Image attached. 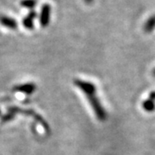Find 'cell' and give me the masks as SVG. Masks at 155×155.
<instances>
[{
    "label": "cell",
    "mask_w": 155,
    "mask_h": 155,
    "mask_svg": "<svg viewBox=\"0 0 155 155\" xmlns=\"http://www.w3.org/2000/svg\"><path fill=\"white\" fill-rule=\"evenodd\" d=\"M74 84L78 88L80 89L83 93L85 95L86 98L88 99L90 105L91 106L93 112L96 117L101 121L104 122L107 119V113L104 108L101 104V102L97 96V88L94 84L89 81H84L81 79H75Z\"/></svg>",
    "instance_id": "obj_1"
},
{
    "label": "cell",
    "mask_w": 155,
    "mask_h": 155,
    "mask_svg": "<svg viewBox=\"0 0 155 155\" xmlns=\"http://www.w3.org/2000/svg\"><path fill=\"white\" fill-rule=\"evenodd\" d=\"M50 14H51V7L48 4H45L41 7L40 22L42 27H47L50 22Z\"/></svg>",
    "instance_id": "obj_2"
},
{
    "label": "cell",
    "mask_w": 155,
    "mask_h": 155,
    "mask_svg": "<svg viewBox=\"0 0 155 155\" xmlns=\"http://www.w3.org/2000/svg\"><path fill=\"white\" fill-rule=\"evenodd\" d=\"M14 91H20L25 94H32L35 91V85L34 84H19L14 87Z\"/></svg>",
    "instance_id": "obj_3"
},
{
    "label": "cell",
    "mask_w": 155,
    "mask_h": 155,
    "mask_svg": "<svg viewBox=\"0 0 155 155\" xmlns=\"http://www.w3.org/2000/svg\"><path fill=\"white\" fill-rule=\"evenodd\" d=\"M0 23L6 28L10 29H17V22L11 17H6V16H0Z\"/></svg>",
    "instance_id": "obj_4"
},
{
    "label": "cell",
    "mask_w": 155,
    "mask_h": 155,
    "mask_svg": "<svg viewBox=\"0 0 155 155\" xmlns=\"http://www.w3.org/2000/svg\"><path fill=\"white\" fill-rule=\"evenodd\" d=\"M36 12L35 11H31L27 17L23 18L22 20V25L29 30H32L34 28V19L36 17Z\"/></svg>",
    "instance_id": "obj_5"
},
{
    "label": "cell",
    "mask_w": 155,
    "mask_h": 155,
    "mask_svg": "<svg viewBox=\"0 0 155 155\" xmlns=\"http://www.w3.org/2000/svg\"><path fill=\"white\" fill-rule=\"evenodd\" d=\"M155 28V15L152 16L147 19V21L146 22L144 25V30L147 33L152 32Z\"/></svg>",
    "instance_id": "obj_6"
},
{
    "label": "cell",
    "mask_w": 155,
    "mask_h": 155,
    "mask_svg": "<svg viewBox=\"0 0 155 155\" xmlns=\"http://www.w3.org/2000/svg\"><path fill=\"white\" fill-rule=\"evenodd\" d=\"M142 108L146 112H153L155 110V102L153 100L146 99L142 103Z\"/></svg>",
    "instance_id": "obj_7"
},
{
    "label": "cell",
    "mask_w": 155,
    "mask_h": 155,
    "mask_svg": "<svg viewBox=\"0 0 155 155\" xmlns=\"http://www.w3.org/2000/svg\"><path fill=\"white\" fill-rule=\"evenodd\" d=\"M21 5L27 9H33L35 6L36 5L37 1L36 0H22L21 1Z\"/></svg>",
    "instance_id": "obj_8"
},
{
    "label": "cell",
    "mask_w": 155,
    "mask_h": 155,
    "mask_svg": "<svg viewBox=\"0 0 155 155\" xmlns=\"http://www.w3.org/2000/svg\"><path fill=\"white\" fill-rule=\"evenodd\" d=\"M149 99L153 100V101H154L155 102V91H151L149 94V97H148Z\"/></svg>",
    "instance_id": "obj_9"
},
{
    "label": "cell",
    "mask_w": 155,
    "mask_h": 155,
    "mask_svg": "<svg viewBox=\"0 0 155 155\" xmlns=\"http://www.w3.org/2000/svg\"><path fill=\"white\" fill-rule=\"evenodd\" d=\"M93 1H94V0H84V2H85L86 4H88V5L91 4V3H92Z\"/></svg>",
    "instance_id": "obj_10"
},
{
    "label": "cell",
    "mask_w": 155,
    "mask_h": 155,
    "mask_svg": "<svg viewBox=\"0 0 155 155\" xmlns=\"http://www.w3.org/2000/svg\"><path fill=\"white\" fill-rule=\"evenodd\" d=\"M153 77H155V68L153 69Z\"/></svg>",
    "instance_id": "obj_11"
}]
</instances>
